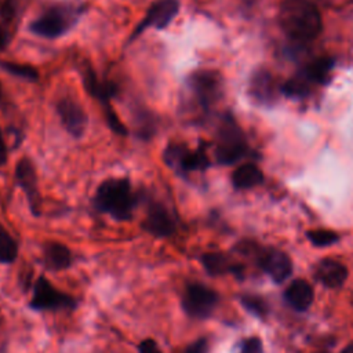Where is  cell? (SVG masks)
I'll return each instance as SVG.
<instances>
[{
	"mask_svg": "<svg viewBox=\"0 0 353 353\" xmlns=\"http://www.w3.org/2000/svg\"><path fill=\"white\" fill-rule=\"evenodd\" d=\"M189 87L204 109L214 105L222 92L221 76L214 70H197L189 77Z\"/></svg>",
	"mask_w": 353,
	"mask_h": 353,
	"instance_id": "30bf717a",
	"label": "cell"
},
{
	"mask_svg": "<svg viewBox=\"0 0 353 353\" xmlns=\"http://www.w3.org/2000/svg\"><path fill=\"white\" fill-rule=\"evenodd\" d=\"M239 353H265L262 339L256 335L244 338L239 345Z\"/></svg>",
	"mask_w": 353,
	"mask_h": 353,
	"instance_id": "83f0119b",
	"label": "cell"
},
{
	"mask_svg": "<svg viewBox=\"0 0 353 353\" xmlns=\"http://www.w3.org/2000/svg\"><path fill=\"white\" fill-rule=\"evenodd\" d=\"M277 18L281 30L298 43L314 39L323 28L321 14L312 0H283Z\"/></svg>",
	"mask_w": 353,
	"mask_h": 353,
	"instance_id": "6da1fadb",
	"label": "cell"
},
{
	"mask_svg": "<svg viewBox=\"0 0 353 353\" xmlns=\"http://www.w3.org/2000/svg\"><path fill=\"white\" fill-rule=\"evenodd\" d=\"M137 196L127 178L105 179L97 189L94 205L116 221H130L137 205Z\"/></svg>",
	"mask_w": 353,
	"mask_h": 353,
	"instance_id": "7a4b0ae2",
	"label": "cell"
},
{
	"mask_svg": "<svg viewBox=\"0 0 353 353\" xmlns=\"http://www.w3.org/2000/svg\"><path fill=\"white\" fill-rule=\"evenodd\" d=\"M236 250L240 254L251 255L256 266L276 284L284 283L294 272L291 256L276 247H261L252 241H240Z\"/></svg>",
	"mask_w": 353,
	"mask_h": 353,
	"instance_id": "3957f363",
	"label": "cell"
},
{
	"mask_svg": "<svg viewBox=\"0 0 353 353\" xmlns=\"http://www.w3.org/2000/svg\"><path fill=\"white\" fill-rule=\"evenodd\" d=\"M251 95L262 103H270L276 98L274 80L269 72H256L250 84Z\"/></svg>",
	"mask_w": 353,
	"mask_h": 353,
	"instance_id": "d6986e66",
	"label": "cell"
},
{
	"mask_svg": "<svg viewBox=\"0 0 353 353\" xmlns=\"http://www.w3.org/2000/svg\"><path fill=\"white\" fill-rule=\"evenodd\" d=\"M18 256V244L8 230L0 223V263L11 265Z\"/></svg>",
	"mask_w": 353,
	"mask_h": 353,
	"instance_id": "7402d4cb",
	"label": "cell"
},
{
	"mask_svg": "<svg viewBox=\"0 0 353 353\" xmlns=\"http://www.w3.org/2000/svg\"><path fill=\"white\" fill-rule=\"evenodd\" d=\"M138 353H161L157 342L152 338H145L142 339L138 346H137Z\"/></svg>",
	"mask_w": 353,
	"mask_h": 353,
	"instance_id": "f546056e",
	"label": "cell"
},
{
	"mask_svg": "<svg viewBox=\"0 0 353 353\" xmlns=\"http://www.w3.org/2000/svg\"><path fill=\"white\" fill-rule=\"evenodd\" d=\"M15 178L18 185L26 193L30 208L34 214H37L39 207V192H37V176L32 161L26 157L21 159L15 167Z\"/></svg>",
	"mask_w": 353,
	"mask_h": 353,
	"instance_id": "e0dca14e",
	"label": "cell"
},
{
	"mask_svg": "<svg viewBox=\"0 0 353 353\" xmlns=\"http://www.w3.org/2000/svg\"><path fill=\"white\" fill-rule=\"evenodd\" d=\"M163 159L170 168L181 174L204 171L210 165V160L203 149L189 150L181 143H170L163 153Z\"/></svg>",
	"mask_w": 353,
	"mask_h": 353,
	"instance_id": "9c48e42d",
	"label": "cell"
},
{
	"mask_svg": "<svg viewBox=\"0 0 353 353\" xmlns=\"http://www.w3.org/2000/svg\"><path fill=\"white\" fill-rule=\"evenodd\" d=\"M310 87V81L301 72H298L288 81H285V84L281 87V92L291 98H302L309 94Z\"/></svg>",
	"mask_w": 353,
	"mask_h": 353,
	"instance_id": "cb8c5ba5",
	"label": "cell"
},
{
	"mask_svg": "<svg viewBox=\"0 0 353 353\" xmlns=\"http://www.w3.org/2000/svg\"><path fill=\"white\" fill-rule=\"evenodd\" d=\"M142 229L157 239H165L175 233L176 222L171 211L163 203L153 200L148 203Z\"/></svg>",
	"mask_w": 353,
	"mask_h": 353,
	"instance_id": "7c38bea8",
	"label": "cell"
},
{
	"mask_svg": "<svg viewBox=\"0 0 353 353\" xmlns=\"http://www.w3.org/2000/svg\"><path fill=\"white\" fill-rule=\"evenodd\" d=\"M7 161V146L3 138V134L0 131V167Z\"/></svg>",
	"mask_w": 353,
	"mask_h": 353,
	"instance_id": "1f68e13d",
	"label": "cell"
},
{
	"mask_svg": "<svg viewBox=\"0 0 353 353\" xmlns=\"http://www.w3.org/2000/svg\"><path fill=\"white\" fill-rule=\"evenodd\" d=\"M239 301H240L241 306L252 316H255L261 320H265L268 317L269 305L263 296L255 295V294H243L239 296Z\"/></svg>",
	"mask_w": 353,
	"mask_h": 353,
	"instance_id": "603a6c76",
	"label": "cell"
},
{
	"mask_svg": "<svg viewBox=\"0 0 353 353\" xmlns=\"http://www.w3.org/2000/svg\"><path fill=\"white\" fill-rule=\"evenodd\" d=\"M334 66V59L330 57L317 58L307 65H305L299 72L310 81L312 85L314 84H325L330 80V74Z\"/></svg>",
	"mask_w": 353,
	"mask_h": 353,
	"instance_id": "ffe728a7",
	"label": "cell"
},
{
	"mask_svg": "<svg viewBox=\"0 0 353 353\" xmlns=\"http://www.w3.org/2000/svg\"><path fill=\"white\" fill-rule=\"evenodd\" d=\"M208 350H210V342L205 336H201L193 341L190 345H188L181 353H208Z\"/></svg>",
	"mask_w": 353,
	"mask_h": 353,
	"instance_id": "f1b7e54d",
	"label": "cell"
},
{
	"mask_svg": "<svg viewBox=\"0 0 353 353\" xmlns=\"http://www.w3.org/2000/svg\"><path fill=\"white\" fill-rule=\"evenodd\" d=\"M339 353H353V341L352 342H349Z\"/></svg>",
	"mask_w": 353,
	"mask_h": 353,
	"instance_id": "836d02e7",
	"label": "cell"
},
{
	"mask_svg": "<svg viewBox=\"0 0 353 353\" xmlns=\"http://www.w3.org/2000/svg\"><path fill=\"white\" fill-rule=\"evenodd\" d=\"M43 262L50 270H66L73 263L72 251L59 241H48L43 247Z\"/></svg>",
	"mask_w": 353,
	"mask_h": 353,
	"instance_id": "ac0fdd59",
	"label": "cell"
},
{
	"mask_svg": "<svg viewBox=\"0 0 353 353\" xmlns=\"http://www.w3.org/2000/svg\"><path fill=\"white\" fill-rule=\"evenodd\" d=\"M15 12V1L14 0H0V15L3 18H12Z\"/></svg>",
	"mask_w": 353,
	"mask_h": 353,
	"instance_id": "4dcf8cb0",
	"label": "cell"
},
{
	"mask_svg": "<svg viewBox=\"0 0 353 353\" xmlns=\"http://www.w3.org/2000/svg\"><path fill=\"white\" fill-rule=\"evenodd\" d=\"M178 11H179L178 0H156L146 11L142 21L135 26L132 34L130 36V41L135 40L146 29H150V28L164 29L175 18Z\"/></svg>",
	"mask_w": 353,
	"mask_h": 353,
	"instance_id": "8fae6325",
	"label": "cell"
},
{
	"mask_svg": "<svg viewBox=\"0 0 353 353\" xmlns=\"http://www.w3.org/2000/svg\"><path fill=\"white\" fill-rule=\"evenodd\" d=\"M247 152L244 134L232 116H225L216 131L215 159L219 164L229 165L240 160Z\"/></svg>",
	"mask_w": 353,
	"mask_h": 353,
	"instance_id": "277c9868",
	"label": "cell"
},
{
	"mask_svg": "<svg viewBox=\"0 0 353 353\" xmlns=\"http://www.w3.org/2000/svg\"><path fill=\"white\" fill-rule=\"evenodd\" d=\"M200 262L210 276L233 274L239 279L244 277L243 263L225 252H204L200 256Z\"/></svg>",
	"mask_w": 353,
	"mask_h": 353,
	"instance_id": "9a60e30c",
	"label": "cell"
},
{
	"mask_svg": "<svg viewBox=\"0 0 353 353\" xmlns=\"http://www.w3.org/2000/svg\"><path fill=\"white\" fill-rule=\"evenodd\" d=\"M313 277L325 288L339 290L345 285L349 277V269L345 263L336 259L324 258L314 265Z\"/></svg>",
	"mask_w": 353,
	"mask_h": 353,
	"instance_id": "4fadbf2b",
	"label": "cell"
},
{
	"mask_svg": "<svg viewBox=\"0 0 353 353\" xmlns=\"http://www.w3.org/2000/svg\"><path fill=\"white\" fill-rule=\"evenodd\" d=\"M306 237L310 241V244L317 248L334 245L341 239V236L336 232L330 229H310L306 232Z\"/></svg>",
	"mask_w": 353,
	"mask_h": 353,
	"instance_id": "d4e9b609",
	"label": "cell"
},
{
	"mask_svg": "<svg viewBox=\"0 0 353 353\" xmlns=\"http://www.w3.org/2000/svg\"><path fill=\"white\" fill-rule=\"evenodd\" d=\"M219 294L211 287L193 281L189 283L181 296V307L190 317L196 320L208 319L219 303Z\"/></svg>",
	"mask_w": 353,
	"mask_h": 353,
	"instance_id": "5b68a950",
	"label": "cell"
},
{
	"mask_svg": "<svg viewBox=\"0 0 353 353\" xmlns=\"http://www.w3.org/2000/svg\"><path fill=\"white\" fill-rule=\"evenodd\" d=\"M139 121H138V135L148 139L153 135V132L156 131V121L149 114V113H139L138 114Z\"/></svg>",
	"mask_w": 353,
	"mask_h": 353,
	"instance_id": "4316f807",
	"label": "cell"
},
{
	"mask_svg": "<svg viewBox=\"0 0 353 353\" xmlns=\"http://www.w3.org/2000/svg\"><path fill=\"white\" fill-rule=\"evenodd\" d=\"M283 298L291 309L303 313L313 305L314 288L305 279H294L283 291Z\"/></svg>",
	"mask_w": 353,
	"mask_h": 353,
	"instance_id": "2e32d148",
	"label": "cell"
},
{
	"mask_svg": "<svg viewBox=\"0 0 353 353\" xmlns=\"http://www.w3.org/2000/svg\"><path fill=\"white\" fill-rule=\"evenodd\" d=\"M316 353H330V352H316Z\"/></svg>",
	"mask_w": 353,
	"mask_h": 353,
	"instance_id": "d590c367",
	"label": "cell"
},
{
	"mask_svg": "<svg viewBox=\"0 0 353 353\" xmlns=\"http://www.w3.org/2000/svg\"><path fill=\"white\" fill-rule=\"evenodd\" d=\"M263 181L262 171L252 163L237 167L232 174V183L236 189H251Z\"/></svg>",
	"mask_w": 353,
	"mask_h": 353,
	"instance_id": "44dd1931",
	"label": "cell"
},
{
	"mask_svg": "<svg viewBox=\"0 0 353 353\" xmlns=\"http://www.w3.org/2000/svg\"><path fill=\"white\" fill-rule=\"evenodd\" d=\"M79 12L69 7H51L37 17L29 26L30 32L40 37L55 39L65 34L76 22Z\"/></svg>",
	"mask_w": 353,
	"mask_h": 353,
	"instance_id": "52a82bcc",
	"label": "cell"
},
{
	"mask_svg": "<svg viewBox=\"0 0 353 353\" xmlns=\"http://www.w3.org/2000/svg\"><path fill=\"white\" fill-rule=\"evenodd\" d=\"M57 112L66 131L74 138H80L87 127V114L73 98H62L57 103Z\"/></svg>",
	"mask_w": 353,
	"mask_h": 353,
	"instance_id": "5bb4252c",
	"label": "cell"
},
{
	"mask_svg": "<svg viewBox=\"0 0 353 353\" xmlns=\"http://www.w3.org/2000/svg\"><path fill=\"white\" fill-rule=\"evenodd\" d=\"M7 44H8V33H7L6 28H3L0 25V51L4 50Z\"/></svg>",
	"mask_w": 353,
	"mask_h": 353,
	"instance_id": "d6a6232c",
	"label": "cell"
},
{
	"mask_svg": "<svg viewBox=\"0 0 353 353\" xmlns=\"http://www.w3.org/2000/svg\"><path fill=\"white\" fill-rule=\"evenodd\" d=\"M80 73H81V77H83V83L85 85V90L92 95L95 97L102 108H103V112H105V117H106V123L109 124V127L116 132V134H120V135H125L127 134V130L125 127L123 125V123L119 120L116 112L112 109V105H110V98L114 95L116 92V88L113 84L110 83H103L101 81L95 72L88 66V65H83V68L80 69Z\"/></svg>",
	"mask_w": 353,
	"mask_h": 353,
	"instance_id": "ba28073f",
	"label": "cell"
},
{
	"mask_svg": "<svg viewBox=\"0 0 353 353\" xmlns=\"http://www.w3.org/2000/svg\"><path fill=\"white\" fill-rule=\"evenodd\" d=\"M1 97H3V90H1V84H0V101H1Z\"/></svg>",
	"mask_w": 353,
	"mask_h": 353,
	"instance_id": "e575fe53",
	"label": "cell"
},
{
	"mask_svg": "<svg viewBox=\"0 0 353 353\" xmlns=\"http://www.w3.org/2000/svg\"><path fill=\"white\" fill-rule=\"evenodd\" d=\"M29 307L39 312L73 310L77 307V299L73 295L58 290L44 276H39L33 284Z\"/></svg>",
	"mask_w": 353,
	"mask_h": 353,
	"instance_id": "8992f818",
	"label": "cell"
},
{
	"mask_svg": "<svg viewBox=\"0 0 353 353\" xmlns=\"http://www.w3.org/2000/svg\"><path fill=\"white\" fill-rule=\"evenodd\" d=\"M0 68L3 70H6L7 73L21 77V79H26V80H37L39 77V72L36 68L30 66V65H25V63H17V62H10V61H4L0 62Z\"/></svg>",
	"mask_w": 353,
	"mask_h": 353,
	"instance_id": "484cf974",
	"label": "cell"
}]
</instances>
